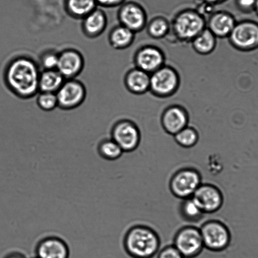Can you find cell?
<instances>
[{"instance_id":"cell-1","label":"cell","mask_w":258,"mask_h":258,"mask_svg":"<svg viewBox=\"0 0 258 258\" xmlns=\"http://www.w3.org/2000/svg\"><path fill=\"white\" fill-rule=\"evenodd\" d=\"M39 65L31 57L19 55L10 60L5 70L7 87L16 97L30 99L39 92Z\"/></svg>"},{"instance_id":"cell-2","label":"cell","mask_w":258,"mask_h":258,"mask_svg":"<svg viewBox=\"0 0 258 258\" xmlns=\"http://www.w3.org/2000/svg\"><path fill=\"white\" fill-rule=\"evenodd\" d=\"M123 246L126 253L132 258H151L160 248V237L151 227L136 225L126 232Z\"/></svg>"},{"instance_id":"cell-3","label":"cell","mask_w":258,"mask_h":258,"mask_svg":"<svg viewBox=\"0 0 258 258\" xmlns=\"http://www.w3.org/2000/svg\"><path fill=\"white\" fill-rule=\"evenodd\" d=\"M207 27V19L195 9L180 10L171 21V30L167 37L181 43H191Z\"/></svg>"},{"instance_id":"cell-4","label":"cell","mask_w":258,"mask_h":258,"mask_svg":"<svg viewBox=\"0 0 258 258\" xmlns=\"http://www.w3.org/2000/svg\"><path fill=\"white\" fill-rule=\"evenodd\" d=\"M181 85V77L175 68L165 64L150 75V92L154 97L167 98L175 95Z\"/></svg>"},{"instance_id":"cell-5","label":"cell","mask_w":258,"mask_h":258,"mask_svg":"<svg viewBox=\"0 0 258 258\" xmlns=\"http://www.w3.org/2000/svg\"><path fill=\"white\" fill-rule=\"evenodd\" d=\"M202 184V177L196 169L186 167L175 172L169 182L172 194L176 198H191Z\"/></svg>"},{"instance_id":"cell-6","label":"cell","mask_w":258,"mask_h":258,"mask_svg":"<svg viewBox=\"0 0 258 258\" xmlns=\"http://www.w3.org/2000/svg\"><path fill=\"white\" fill-rule=\"evenodd\" d=\"M199 230L204 247L210 251H224L231 243V231L226 224L218 220H211L204 222Z\"/></svg>"},{"instance_id":"cell-7","label":"cell","mask_w":258,"mask_h":258,"mask_svg":"<svg viewBox=\"0 0 258 258\" xmlns=\"http://www.w3.org/2000/svg\"><path fill=\"white\" fill-rule=\"evenodd\" d=\"M230 44L242 52H249L258 48V24L252 20L236 23L229 37Z\"/></svg>"},{"instance_id":"cell-8","label":"cell","mask_w":258,"mask_h":258,"mask_svg":"<svg viewBox=\"0 0 258 258\" xmlns=\"http://www.w3.org/2000/svg\"><path fill=\"white\" fill-rule=\"evenodd\" d=\"M173 245L184 258L196 257L204 248L200 230L193 226L179 229L174 236Z\"/></svg>"},{"instance_id":"cell-9","label":"cell","mask_w":258,"mask_h":258,"mask_svg":"<svg viewBox=\"0 0 258 258\" xmlns=\"http://www.w3.org/2000/svg\"><path fill=\"white\" fill-rule=\"evenodd\" d=\"M111 137L126 153L136 150L141 141L140 129L133 121L129 119L116 122L111 130Z\"/></svg>"},{"instance_id":"cell-10","label":"cell","mask_w":258,"mask_h":258,"mask_svg":"<svg viewBox=\"0 0 258 258\" xmlns=\"http://www.w3.org/2000/svg\"><path fill=\"white\" fill-rule=\"evenodd\" d=\"M56 94L58 107L63 110H70L80 107L84 102L87 97V90L79 80H65Z\"/></svg>"},{"instance_id":"cell-11","label":"cell","mask_w":258,"mask_h":258,"mask_svg":"<svg viewBox=\"0 0 258 258\" xmlns=\"http://www.w3.org/2000/svg\"><path fill=\"white\" fill-rule=\"evenodd\" d=\"M118 19L120 24L135 34L145 30L148 21L145 8L133 1L126 2L121 5L118 12Z\"/></svg>"},{"instance_id":"cell-12","label":"cell","mask_w":258,"mask_h":258,"mask_svg":"<svg viewBox=\"0 0 258 258\" xmlns=\"http://www.w3.org/2000/svg\"><path fill=\"white\" fill-rule=\"evenodd\" d=\"M166 60V54L163 50L151 44L139 47L133 56L135 67L150 75L165 65Z\"/></svg>"},{"instance_id":"cell-13","label":"cell","mask_w":258,"mask_h":258,"mask_svg":"<svg viewBox=\"0 0 258 258\" xmlns=\"http://www.w3.org/2000/svg\"><path fill=\"white\" fill-rule=\"evenodd\" d=\"M192 198L204 214H214L223 206V194L218 187L211 183H202Z\"/></svg>"},{"instance_id":"cell-14","label":"cell","mask_w":258,"mask_h":258,"mask_svg":"<svg viewBox=\"0 0 258 258\" xmlns=\"http://www.w3.org/2000/svg\"><path fill=\"white\" fill-rule=\"evenodd\" d=\"M189 115L183 106L174 104L166 107L162 113L161 123L164 131L174 136L189 125Z\"/></svg>"},{"instance_id":"cell-15","label":"cell","mask_w":258,"mask_h":258,"mask_svg":"<svg viewBox=\"0 0 258 258\" xmlns=\"http://www.w3.org/2000/svg\"><path fill=\"white\" fill-rule=\"evenodd\" d=\"M84 67V57L78 50L70 48L59 53L57 70L65 80L76 79Z\"/></svg>"},{"instance_id":"cell-16","label":"cell","mask_w":258,"mask_h":258,"mask_svg":"<svg viewBox=\"0 0 258 258\" xmlns=\"http://www.w3.org/2000/svg\"><path fill=\"white\" fill-rule=\"evenodd\" d=\"M70 247L60 237H47L38 242L34 249V256L38 258H68Z\"/></svg>"},{"instance_id":"cell-17","label":"cell","mask_w":258,"mask_h":258,"mask_svg":"<svg viewBox=\"0 0 258 258\" xmlns=\"http://www.w3.org/2000/svg\"><path fill=\"white\" fill-rule=\"evenodd\" d=\"M237 23L231 13L225 10L216 11L207 19V28L217 38L226 39L229 37Z\"/></svg>"},{"instance_id":"cell-18","label":"cell","mask_w":258,"mask_h":258,"mask_svg":"<svg viewBox=\"0 0 258 258\" xmlns=\"http://www.w3.org/2000/svg\"><path fill=\"white\" fill-rule=\"evenodd\" d=\"M82 20V32L86 37L90 39L99 37L108 26L107 15L98 7Z\"/></svg>"},{"instance_id":"cell-19","label":"cell","mask_w":258,"mask_h":258,"mask_svg":"<svg viewBox=\"0 0 258 258\" xmlns=\"http://www.w3.org/2000/svg\"><path fill=\"white\" fill-rule=\"evenodd\" d=\"M124 84L126 90L133 95L145 94L150 91V75L134 67L126 73Z\"/></svg>"},{"instance_id":"cell-20","label":"cell","mask_w":258,"mask_h":258,"mask_svg":"<svg viewBox=\"0 0 258 258\" xmlns=\"http://www.w3.org/2000/svg\"><path fill=\"white\" fill-rule=\"evenodd\" d=\"M135 33L123 25L119 24L114 27L109 34L108 40L113 49L124 50L133 44Z\"/></svg>"},{"instance_id":"cell-21","label":"cell","mask_w":258,"mask_h":258,"mask_svg":"<svg viewBox=\"0 0 258 258\" xmlns=\"http://www.w3.org/2000/svg\"><path fill=\"white\" fill-rule=\"evenodd\" d=\"M192 48L197 54L208 55L216 49L217 38L206 27L191 42Z\"/></svg>"},{"instance_id":"cell-22","label":"cell","mask_w":258,"mask_h":258,"mask_svg":"<svg viewBox=\"0 0 258 258\" xmlns=\"http://www.w3.org/2000/svg\"><path fill=\"white\" fill-rule=\"evenodd\" d=\"M95 0H65L66 12L75 19L82 20L97 9Z\"/></svg>"},{"instance_id":"cell-23","label":"cell","mask_w":258,"mask_h":258,"mask_svg":"<svg viewBox=\"0 0 258 258\" xmlns=\"http://www.w3.org/2000/svg\"><path fill=\"white\" fill-rule=\"evenodd\" d=\"M65 81V78L57 70H44L40 74L39 92L56 93Z\"/></svg>"},{"instance_id":"cell-24","label":"cell","mask_w":258,"mask_h":258,"mask_svg":"<svg viewBox=\"0 0 258 258\" xmlns=\"http://www.w3.org/2000/svg\"><path fill=\"white\" fill-rule=\"evenodd\" d=\"M145 29L149 37L152 39H164L170 32L171 22L163 15H157L148 20Z\"/></svg>"},{"instance_id":"cell-25","label":"cell","mask_w":258,"mask_h":258,"mask_svg":"<svg viewBox=\"0 0 258 258\" xmlns=\"http://www.w3.org/2000/svg\"><path fill=\"white\" fill-rule=\"evenodd\" d=\"M179 212L182 218L188 222H198L204 214L192 197L182 200Z\"/></svg>"},{"instance_id":"cell-26","label":"cell","mask_w":258,"mask_h":258,"mask_svg":"<svg viewBox=\"0 0 258 258\" xmlns=\"http://www.w3.org/2000/svg\"><path fill=\"white\" fill-rule=\"evenodd\" d=\"M174 140L184 148H191L198 143L199 135L198 131L190 125L186 126L174 136Z\"/></svg>"},{"instance_id":"cell-27","label":"cell","mask_w":258,"mask_h":258,"mask_svg":"<svg viewBox=\"0 0 258 258\" xmlns=\"http://www.w3.org/2000/svg\"><path fill=\"white\" fill-rule=\"evenodd\" d=\"M98 151L102 158L110 161L116 160L124 153L122 149L112 139L101 141L98 147Z\"/></svg>"},{"instance_id":"cell-28","label":"cell","mask_w":258,"mask_h":258,"mask_svg":"<svg viewBox=\"0 0 258 258\" xmlns=\"http://www.w3.org/2000/svg\"><path fill=\"white\" fill-rule=\"evenodd\" d=\"M38 107L45 112H50L58 107L57 94L55 93L40 92L37 97Z\"/></svg>"},{"instance_id":"cell-29","label":"cell","mask_w":258,"mask_h":258,"mask_svg":"<svg viewBox=\"0 0 258 258\" xmlns=\"http://www.w3.org/2000/svg\"><path fill=\"white\" fill-rule=\"evenodd\" d=\"M59 53L54 50H47L40 56V66L44 70H57Z\"/></svg>"},{"instance_id":"cell-30","label":"cell","mask_w":258,"mask_h":258,"mask_svg":"<svg viewBox=\"0 0 258 258\" xmlns=\"http://www.w3.org/2000/svg\"><path fill=\"white\" fill-rule=\"evenodd\" d=\"M256 0H235V5L239 11L250 14L254 11Z\"/></svg>"},{"instance_id":"cell-31","label":"cell","mask_w":258,"mask_h":258,"mask_svg":"<svg viewBox=\"0 0 258 258\" xmlns=\"http://www.w3.org/2000/svg\"><path fill=\"white\" fill-rule=\"evenodd\" d=\"M158 258H184L174 245L164 247L159 252Z\"/></svg>"},{"instance_id":"cell-32","label":"cell","mask_w":258,"mask_h":258,"mask_svg":"<svg viewBox=\"0 0 258 258\" xmlns=\"http://www.w3.org/2000/svg\"><path fill=\"white\" fill-rule=\"evenodd\" d=\"M98 6L105 8H115L121 6L126 0H95Z\"/></svg>"},{"instance_id":"cell-33","label":"cell","mask_w":258,"mask_h":258,"mask_svg":"<svg viewBox=\"0 0 258 258\" xmlns=\"http://www.w3.org/2000/svg\"><path fill=\"white\" fill-rule=\"evenodd\" d=\"M4 258H29V256L26 254H25L24 252L15 251L9 252Z\"/></svg>"},{"instance_id":"cell-34","label":"cell","mask_w":258,"mask_h":258,"mask_svg":"<svg viewBox=\"0 0 258 258\" xmlns=\"http://www.w3.org/2000/svg\"><path fill=\"white\" fill-rule=\"evenodd\" d=\"M196 1L206 3V4H211L216 7L217 5L224 4V3L226 2L227 0H196Z\"/></svg>"},{"instance_id":"cell-35","label":"cell","mask_w":258,"mask_h":258,"mask_svg":"<svg viewBox=\"0 0 258 258\" xmlns=\"http://www.w3.org/2000/svg\"><path fill=\"white\" fill-rule=\"evenodd\" d=\"M254 11L256 12V14L258 15V0H256V4H255Z\"/></svg>"},{"instance_id":"cell-36","label":"cell","mask_w":258,"mask_h":258,"mask_svg":"<svg viewBox=\"0 0 258 258\" xmlns=\"http://www.w3.org/2000/svg\"><path fill=\"white\" fill-rule=\"evenodd\" d=\"M29 258H38V257L36 256H32V257H30Z\"/></svg>"}]
</instances>
